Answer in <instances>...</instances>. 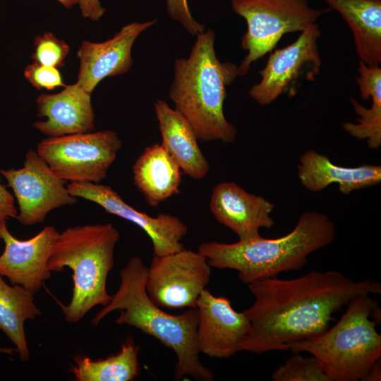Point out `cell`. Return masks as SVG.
Instances as JSON below:
<instances>
[{
  "instance_id": "6da1fadb",
  "label": "cell",
  "mask_w": 381,
  "mask_h": 381,
  "mask_svg": "<svg viewBox=\"0 0 381 381\" xmlns=\"http://www.w3.org/2000/svg\"><path fill=\"white\" fill-rule=\"evenodd\" d=\"M248 287L254 302L243 313L250 327L238 351L255 353L289 350L290 343L326 331L332 315L353 298L381 294L379 282H356L336 270H313L292 279L267 278Z\"/></svg>"
},
{
  "instance_id": "7a4b0ae2",
  "label": "cell",
  "mask_w": 381,
  "mask_h": 381,
  "mask_svg": "<svg viewBox=\"0 0 381 381\" xmlns=\"http://www.w3.org/2000/svg\"><path fill=\"white\" fill-rule=\"evenodd\" d=\"M147 267L140 257L130 258L121 270L120 286L110 302L92 319L97 327L109 313L120 310L118 325H128L159 340L171 349L177 361L174 379L190 376L201 381L214 380L213 373L200 360L197 342L198 312L188 308L179 315L164 311L149 297L146 291Z\"/></svg>"
},
{
  "instance_id": "3957f363",
  "label": "cell",
  "mask_w": 381,
  "mask_h": 381,
  "mask_svg": "<svg viewBox=\"0 0 381 381\" xmlns=\"http://www.w3.org/2000/svg\"><path fill=\"white\" fill-rule=\"evenodd\" d=\"M196 37L189 56L174 61L169 97L198 140L232 143L237 130L226 120L223 107L226 87L238 75V66L217 57L214 30Z\"/></svg>"
},
{
  "instance_id": "277c9868",
  "label": "cell",
  "mask_w": 381,
  "mask_h": 381,
  "mask_svg": "<svg viewBox=\"0 0 381 381\" xmlns=\"http://www.w3.org/2000/svg\"><path fill=\"white\" fill-rule=\"evenodd\" d=\"M335 234V226L327 214L308 211L301 214L289 234L281 237L259 236L231 243L203 242L198 251L211 267L234 270L239 280L249 284L302 269L308 257L332 243Z\"/></svg>"
},
{
  "instance_id": "5b68a950",
  "label": "cell",
  "mask_w": 381,
  "mask_h": 381,
  "mask_svg": "<svg viewBox=\"0 0 381 381\" xmlns=\"http://www.w3.org/2000/svg\"><path fill=\"white\" fill-rule=\"evenodd\" d=\"M119 238L111 223L78 225L59 233L47 267L51 272H62L65 267L73 270L71 301L67 305L58 301L68 323H78L94 307L110 302L107 279Z\"/></svg>"
},
{
  "instance_id": "8992f818",
  "label": "cell",
  "mask_w": 381,
  "mask_h": 381,
  "mask_svg": "<svg viewBox=\"0 0 381 381\" xmlns=\"http://www.w3.org/2000/svg\"><path fill=\"white\" fill-rule=\"evenodd\" d=\"M339 320L323 333L289 344L313 356L332 381L363 380L381 358V335L370 317L378 306L370 294L353 298Z\"/></svg>"
},
{
  "instance_id": "52a82bcc",
  "label": "cell",
  "mask_w": 381,
  "mask_h": 381,
  "mask_svg": "<svg viewBox=\"0 0 381 381\" xmlns=\"http://www.w3.org/2000/svg\"><path fill=\"white\" fill-rule=\"evenodd\" d=\"M231 5L247 23L241 46L248 54L238 66L240 76L272 52L284 34L303 31L329 11L310 7L308 0H231Z\"/></svg>"
},
{
  "instance_id": "ba28073f",
  "label": "cell",
  "mask_w": 381,
  "mask_h": 381,
  "mask_svg": "<svg viewBox=\"0 0 381 381\" xmlns=\"http://www.w3.org/2000/svg\"><path fill=\"white\" fill-rule=\"evenodd\" d=\"M122 147L111 130L48 137L37 152L61 179L71 182L99 183Z\"/></svg>"
},
{
  "instance_id": "9c48e42d",
  "label": "cell",
  "mask_w": 381,
  "mask_h": 381,
  "mask_svg": "<svg viewBox=\"0 0 381 381\" xmlns=\"http://www.w3.org/2000/svg\"><path fill=\"white\" fill-rule=\"evenodd\" d=\"M320 36L319 26L314 23L291 44L271 53L259 71L260 81L249 90L251 98L260 105H267L283 95L294 97L303 82L314 80L322 66L318 43Z\"/></svg>"
},
{
  "instance_id": "30bf717a",
  "label": "cell",
  "mask_w": 381,
  "mask_h": 381,
  "mask_svg": "<svg viewBox=\"0 0 381 381\" xmlns=\"http://www.w3.org/2000/svg\"><path fill=\"white\" fill-rule=\"evenodd\" d=\"M211 276L206 258L190 249L170 254L154 255L147 267L146 291L160 308H196L202 291Z\"/></svg>"
},
{
  "instance_id": "8fae6325",
  "label": "cell",
  "mask_w": 381,
  "mask_h": 381,
  "mask_svg": "<svg viewBox=\"0 0 381 381\" xmlns=\"http://www.w3.org/2000/svg\"><path fill=\"white\" fill-rule=\"evenodd\" d=\"M8 187L13 190L18 204L16 219L22 224L32 226L42 222L52 210L78 202L37 151L25 155L19 169H0Z\"/></svg>"
},
{
  "instance_id": "7c38bea8",
  "label": "cell",
  "mask_w": 381,
  "mask_h": 381,
  "mask_svg": "<svg viewBox=\"0 0 381 381\" xmlns=\"http://www.w3.org/2000/svg\"><path fill=\"white\" fill-rule=\"evenodd\" d=\"M67 188L74 197L95 202L108 213L141 228L151 240L155 255L170 254L184 248L181 240L188 229L179 217L165 213L151 217L127 204L111 187L99 183L71 182Z\"/></svg>"
},
{
  "instance_id": "4fadbf2b",
  "label": "cell",
  "mask_w": 381,
  "mask_h": 381,
  "mask_svg": "<svg viewBox=\"0 0 381 381\" xmlns=\"http://www.w3.org/2000/svg\"><path fill=\"white\" fill-rule=\"evenodd\" d=\"M59 232L47 226L28 240H18L9 231L6 221H0V238L4 243L0 255V275L11 284H18L36 294L50 278L48 260Z\"/></svg>"
},
{
  "instance_id": "5bb4252c",
  "label": "cell",
  "mask_w": 381,
  "mask_h": 381,
  "mask_svg": "<svg viewBox=\"0 0 381 381\" xmlns=\"http://www.w3.org/2000/svg\"><path fill=\"white\" fill-rule=\"evenodd\" d=\"M197 342L200 353L217 358H229L238 351L250 322L243 311H236L230 300L215 296L206 288L198 298Z\"/></svg>"
},
{
  "instance_id": "9a60e30c",
  "label": "cell",
  "mask_w": 381,
  "mask_h": 381,
  "mask_svg": "<svg viewBox=\"0 0 381 381\" xmlns=\"http://www.w3.org/2000/svg\"><path fill=\"white\" fill-rule=\"evenodd\" d=\"M155 23L156 20L133 22L105 42H83L77 54L80 68L76 83L91 94L104 78L128 72L133 64L131 49L135 40Z\"/></svg>"
},
{
  "instance_id": "2e32d148",
  "label": "cell",
  "mask_w": 381,
  "mask_h": 381,
  "mask_svg": "<svg viewBox=\"0 0 381 381\" xmlns=\"http://www.w3.org/2000/svg\"><path fill=\"white\" fill-rule=\"evenodd\" d=\"M274 205L251 194L237 183L221 182L212 189L210 210L216 220L234 232L239 240L258 237L261 228H271Z\"/></svg>"
},
{
  "instance_id": "e0dca14e",
  "label": "cell",
  "mask_w": 381,
  "mask_h": 381,
  "mask_svg": "<svg viewBox=\"0 0 381 381\" xmlns=\"http://www.w3.org/2000/svg\"><path fill=\"white\" fill-rule=\"evenodd\" d=\"M90 96L77 83L56 94L40 95L36 99L37 115L47 119L33 126L48 137L92 132L95 114Z\"/></svg>"
},
{
  "instance_id": "ac0fdd59",
  "label": "cell",
  "mask_w": 381,
  "mask_h": 381,
  "mask_svg": "<svg viewBox=\"0 0 381 381\" xmlns=\"http://www.w3.org/2000/svg\"><path fill=\"white\" fill-rule=\"evenodd\" d=\"M297 174L302 186L308 190L318 193L332 183L338 185L344 195L374 186L381 182V167L363 164L346 167L334 164L328 156L308 150L300 157Z\"/></svg>"
},
{
  "instance_id": "d6986e66",
  "label": "cell",
  "mask_w": 381,
  "mask_h": 381,
  "mask_svg": "<svg viewBox=\"0 0 381 381\" xmlns=\"http://www.w3.org/2000/svg\"><path fill=\"white\" fill-rule=\"evenodd\" d=\"M162 136V145L189 177L201 180L209 173L210 164L200 150L193 128L186 119L166 102L154 104Z\"/></svg>"
},
{
  "instance_id": "ffe728a7",
  "label": "cell",
  "mask_w": 381,
  "mask_h": 381,
  "mask_svg": "<svg viewBox=\"0 0 381 381\" xmlns=\"http://www.w3.org/2000/svg\"><path fill=\"white\" fill-rule=\"evenodd\" d=\"M133 183L150 206L180 192L182 171L162 144L145 148L133 165Z\"/></svg>"
},
{
  "instance_id": "44dd1931",
  "label": "cell",
  "mask_w": 381,
  "mask_h": 381,
  "mask_svg": "<svg viewBox=\"0 0 381 381\" xmlns=\"http://www.w3.org/2000/svg\"><path fill=\"white\" fill-rule=\"evenodd\" d=\"M351 28L360 61L369 66L381 62V0H325Z\"/></svg>"
},
{
  "instance_id": "7402d4cb",
  "label": "cell",
  "mask_w": 381,
  "mask_h": 381,
  "mask_svg": "<svg viewBox=\"0 0 381 381\" xmlns=\"http://www.w3.org/2000/svg\"><path fill=\"white\" fill-rule=\"evenodd\" d=\"M40 314L30 291L18 284H8L0 275V329L16 346L23 362L30 356L24 323Z\"/></svg>"
},
{
  "instance_id": "603a6c76",
  "label": "cell",
  "mask_w": 381,
  "mask_h": 381,
  "mask_svg": "<svg viewBox=\"0 0 381 381\" xmlns=\"http://www.w3.org/2000/svg\"><path fill=\"white\" fill-rule=\"evenodd\" d=\"M139 346L128 337L115 355L104 359L92 360L80 355L73 358L70 371L76 381H133L138 377Z\"/></svg>"
},
{
  "instance_id": "cb8c5ba5",
  "label": "cell",
  "mask_w": 381,
  "mask_h": 381,
  "mask_svg": "<svg viewBox=\"0 0 381 381\" xmlns=\"http://www.w3.org/2000/svg\"><path fill=\"white\" fill-rule=\"evenodd\" d=\"M368 97L371 98L372 104L367 108L351 98L358 118L356 123H343L342 128L356 140H366L370 149H378L381 146V88L371 90Z\"/></svg>"
},
{
  "instance_id": "d4e9b609",
  "label": "cell",
  "mask_w": 381,
  "mask_h": 381,
  "mask_svg": "<svg viewBox=\"0 0 381 381\" xmlns=\"http://www.w3.org/2000/svg\"><path fill=\"white\" fill-rule=\"evenodd\" d=\"M273 381H332L318 361L294 352L271 376Z\"/></svg>"
},
{
  "instance_id": "484cf974",
  "label": "cell",
  "mask_w": 381,
  "mask_h": 381,
  "mask_svg": "<svg viewBox=\"0 0 381 381\" xmlns=\"http://www.w3.org/2000/svg\"><path fill=\"white\" fill-rule=\"evenodd\" d=\"M35 51L32 55L34 62L59 68L69 52V47L52 32H45L35 39Z\"/></svg>"
},
{
  "instance_id": "4316f807",
  "label": "cell",
  "mask_w": 381,
  "mask_h": 381,
  "mask_svg": "<svg viewBox=\"0 0 381 381\" xmlns=\"http://www.w3.org/2000/svg\"><path fill=\"white\" fill-rule=\"evenodd\" d=\"M24 75L38 90H51L56 87L66 86L63 83L60 72L56 67L34 62L25 67Z\"/></svg>"
},
{
  "instance_id": "83f0119b",
  "label": "cell",
  "mask_w": 381,
  "mask_h": 381,
  "mask_svg": "<svg viewBox=\"0 0 381 381\" xmlns=\"http://www.w3.org/2000/svg\"><path fill=\"white\" fill-rule=\"evenodd\" d=\"M166 4L171 18L180 23L190 35H197L205 30V26L192 16L187 0H166Z\"/></svg>"
},
{
  "instance_id": "f1b7e54d",
  "label": "cell",
  "mask_w": 381,
  "mask_h": 381,
  "mask_svg": "<svg viewBox=\"0 0 381 381\" xmlns=\"http://www.w3.org/2000/svg\"><path fill=\"white\" fill-rule=\"evenodd\" d=\"M1 179L0 176V221L16 219L18 209L15 204L14 196L1 183Z\"/></svg>"
},
{
  "instance_id": "f546056e",
  "label": "cell",
  "mask_w": 381,
  "mask_h": 381,
  "mask_svg": "<svg viewBox=\"0 0 381 381\" xmlns=\"http://www.w3.org/2000/svg\"><path fill=\"white\" fill-rule=\"evenodd\" d=\"M82 16L92 20H98L105 12L99 0H79Z\"/></svg>"
},
{
  "instance_id": "4dcf8cb0",
  "label": "cell",
  "mask_w": 381,
  "mask_h": 381,
  "mask_svg": "<svg viewBox=\"0 0 381 381\" xmlns=\"http://www.w3.org/2000/svg\"><path fill=\"white\" fill-rule=\"evenodd\" d=\"M381 380V361L379 359L369 370L363 381H380Z\"/></svg>"
},
{
  "instance_id": "1f68e13d",
  "label": "cell",
  "mask_w": 381,
  "mask_h": 381,
  "mask_svg": "<svg viewBox=\"0 0 381 381\" xmlns=\"http://www.w3.org/2000/svg\"><path fill=\"white\" fill-rule=\"evenodd\" d=\"M370 316L373 318V320L376 323L380 324L381 321V310L380 308L377 306L373 308V310L371 312Z\"/></svg>"
},
{
  "instance_id": "d6a6232c",
  "label": "cell",
  "mask_w": 381,
  "mask_h": 381,
  "mask_svg": "<svg viewBox=\"0 0 381 381\" xmlns=\"http://www.w3.org/2000/svg\"><path fill=\"white\" fill-rule=\"evenodd\" d=\"M61 4H62L66 8H70L74 4H78L79 0H57Z\"/></svg>"
},
{
  "instance_id": "836d02e7",
  "label": "cell",
  "mask_w": 381,
  "mask_h": 381,
  "mask_svg": "<svg viewBox=\"0 0 381 381\" xmlns=\"http://www.w3.org/2000/svg\"><path fill=\"white\" fill-rule=\"evenodd\" d=\"M15 350L10 347L0 346V353L11 354Z\"/></svg>"
}]
</instances>
